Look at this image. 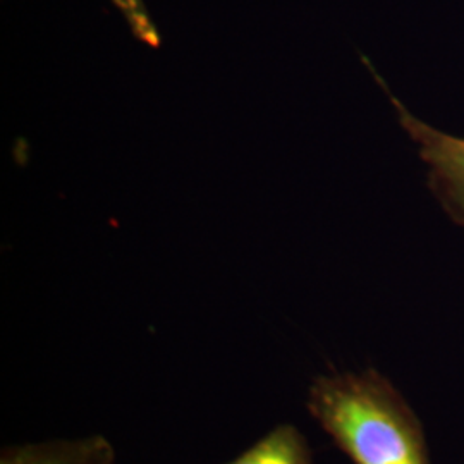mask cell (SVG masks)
<instances>
[{
    "label": "cell",
    "mask_w": 464,
    "mask_h": 464,
    "mask_svg": "<svg viewBox=\"0 0 464 464\" xmlns=\"http://www.w3.org/2000/svg\"><path fill=\"white\" fill-rule=\"evenodd\" d=\"M306 410L353 464H431L415 410L375 368L318 375Z\"/></svg>",
    "instance_id": "1"
},
{
    "label": "cell",
    "mask_w": 464,
    "mask_h": 464,
    "mask_svg": "<svg viewBox=\"0 0 464 464\" xmlns=\"http://www.w3.org/2000/svg\"><path fill=\"white\" fill-rule=\"evenodd\" d=\"M399 122L411 136L420 157L429 166V186L454 222L464 227V138L442 133L416 119L396 97Z\"/></svg>",
    "instance_id": "2"
},
{
    "label": "cell",
    "mask_w": 464,
    "mask_h": 464,
    "mask_svg": "<svg viewBox=\"0 0 464 464\" xmlns=\"http://www.w3.org/2000/svg\"><path fill=\"white\" fill-rule=\"evenodd\" d=\"M116 459L114 444L102 433L7 446L0 452V464H116Z\"/></svg>",
    "instance_id": "3"
},
{
    "label": "cell",
    "mask_w": 464,
    "mask_h": 464,
    "mask_svg": "<svg viewBox=\"0 0 464 464\" xmlns=\"http://www.w3.org/2000/svg\"><path fill=\"white\" fill-rule=\"evenodd\" d=\"M222 464H314V450L293 423H279L239 456Z\"/></svg>",
    "instance_id": "4"
},
{
    "label": "cell",
    "mask_w": 464,
    "mask_h": 464,
    "mask_svg": "<svg viewBox=\"0 0 464 464\" xmlns=\"http://www.w3.org/2000/svg\"><path fill=\"white\" fill-rule=\"evenodd\" d=\"M112 4L122 13V16L126 17L131 34L138 40L145 42L150 47L160 45V36L150 19L143 0H112Z\"/></svg>",
    "instance_id": "5"
}]
</instances>
